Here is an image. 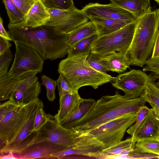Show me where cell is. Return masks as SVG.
<instances>
[{
	"mask_svg": "<svg viewBox=\"0 0 159 159\" xmlns=\"http://www.w3.org/2000/svg\"><path fill=\"white\" fill-rule=\"evenodd\" d=\"M147 102L143 95L136 97L116 91L113 95H105L98 99L87 113L72 129L77 133H83L109 121L124 115L137 113Z\"/></svg>",
	"mask_w": 159,
	"mask_h": 159,
	"instance_id": "1",
	"label": "cell"
},
{
	"mask_svg": "<svg viewBox=\"0 0 159 159\" xmlns=\"http://www.w3.org/2000/svg\"><path fill=\"white\" fill-rule=\"evenodd\" d=\"M8 28V32L13 42L32 48L44 60L62 58L68 54L69 33L46 25L34 28Z\"/></svg>",
	"mask_w": 159,
	"mask_h": 159,
	"instance_id": "2",
	"label": "cell"
},
{
	"mask_svg": "<svg viewBox=\"0 0 159 159\" xmlns=\"http://www.w3.org/2000/svg\"><path fill=\"white\" fill-rule=\"evenodd\" d=\"M159 30V8H150L136 20L131 44L125 55L130 65L143 66L152 54Z\"/></svg>",
	"mask_w": 159,
	"mask_h": 159,
	"instance_id": "3",
	"label": "cell"
},
{
	"mask_svg": "<svg viewBox=\"0 0 159 159\" xmlns=\"http://www.w3.org/2000/svg\"><path fill=\"white\" fill-rule=\"evenodd\" d=\"M89 54L67 57L58 65V73L62 74L75 91L89 86L97 89L103 84L111 82L115 77L95 70L86 60Z\"/></svg>",
	"mask_w": 159,
	"mask_h": 159,
	"instance_id": "4",
	"label": "cell"
},
{
	"mask_svg": "<svg viewBox=\"0 0 159 159\" xmlns=\"http://www.w3.org/2000/svg\"><path fill=\"white\" fill-rule=\"evenodd\" d=\"M136 24V20L115 32L99 37L92 45L91 52L102 56L114 52L125 54L132 42Z\"/></svg>",
	"mask_w": 159,
	"mask_h": 159,
	"instance_id": "5",
	"label": "cell"
},
{
	"mask_svg": "<svg viewBox=\"0 0 159 159\" xmlns=\"http://www.w3.org/2000/svg\"><path fill=\"white\" fill-rule=\"evenodd\" d=\"M136 119V113L124 115L86 132L102 143L103 150L105 149L120 142L128 128L135 122Z\"/></svg>",
	"mask_w": 159,
	"mask_h": 159,
	"instance_id": "6",
	"label": "cell"
},
{
	"mask_svg": "<svg viewBox=\"0 0 159 159\" xmlns=\"http://www.w3.org/2000/svg\"><path fill=\"white\" fill-rule=\"evenodd\" d=\"M31 134L33 138L29 146L46 142L67 148L73 146L76 142L73 129L63 127L57 122L54 116L49 114L44 124Z\"/></svg>",
	"mask_w": 159,
	"mask_h": 159,
	"instance_id": "7",
	"label": "cell"
},
{
	"mask_svg": "<svg viewBox=\"0 0 159 159\" xmlns=\"http://www.w3.org/2000/svg\"><path fill=\"white\" fill-rule=\"evenodd\" d=\"M14 42L16 52L14 61L8 72L9 75L18 78L27 72H41L44 60L42 57L32 48L17 42Z\"/></svg>",
	"mask_w": 159,
	"mask_h": 159,
	"instance_id": "8",
	"label": "cell"
},
{
	"mask_svg": "<svg viewBox=\"0 0 159 159\" xmlns=\"http://www.w3.org/2000/svg\"><path fill=\"white\" fill-rule=\"evenodd\" d=\"M38 98L19 106L0 120V150L16 138Z\"/></svg>",
	"mask_w": 159,
	"mask_h": 159,
	"instance_id": "9",
	"label": "cell"
},
{
	"mask_svg": "<svg viewBox=\"0 0 159 159\" xmlns=\"http://www.w3.org/2000/svg\"><path fill=\"white\" fill-rule=\"evenodd\" d=\"M50 17L45 25L68 33L89 19L82 10L74 6L66 10L48 9Z\"/></svg>",
	"mask_w": 159,
	"mask_h": 159,
	"instance_id": "10",
	"label": "cell"
},
{
	"mask_svg": "<svg viewBox=\"0 0 159 159\" xmlns=\"http://www.w3.org/2000/svg\"><path fill=\"white\" fill-rule=\"evenodd\" d=\"M150 81L149 75L144 71L133 69L120 74L111 82L114 87L125 94L139 97L144 95Z\"/></svg>",
	"mask_w": 159,
	"mask_h": 159,
	"instance_id": "11",
	"label": "cell"
},
{
	"mask_svg": "<svg viewBox=\"0 0 159 159\" xmlns=\"http://www.w3.org/2000/svg\"><path fill=\"white\" fill-rule=\"evenodd\" d=\"M75 133L76 141L75 145L54 154L50 159H64L75 155L96 158L103 150L102 143L88 133Z\"/></svg>",
	"mask_w": 159,
	"mask_h": 159,
	"instance_id": "12",
	"label": "cell"
},
{
	"mask_svg": "<svg viewBox=\"0 0 159 159\" xmlns=\"http://www.w3.org/2000/svg\"><path fill=\"white\" fill-rule=\"evenodd\" d=\"M38 73L30 72L20 76L9 99L23 105L38 98L41 92V84L36 75Z\"/></svg>",
	"mask_w": 159,
	"mask_h": 159,
	"instance_id": "13",
	"label": "cell"
},
{
	"mask_svg": "<svg viewBox=\"0 0 159 159\" xmlns=\"http://www.w3.org/2000/svg\"><path fill=\"white\" fill-rule=\"evenodd\" d=\"M82 10L89 19L94 17L107 18L131 23L137 20L130 12L111 3L107 4L90 3Z\"/></svg>",
	"mask_w": 159,
	"mask_h": 159,
	"instance_id": "14",
	"label": "cell"
},
{
	"mask_svg": "<svg viewBox=\"0 0 159 159\" xmlns=\"http://www.w3.org/2000/svg\"><path fill=\"white\" fill-rule=\"evenodd\" d=\"M43 102L38 98L16 138L0 150V155L6 154L9 152L15 153L18 151L21 144L33 130L34 120L37 111L40 108H43Z\"/></svg>",
	"mask_w": 159,
	"mask_h": 159,
	"instance_id": "15",
	"label": "cell"
},
{
	"mask_svg": "<svg viewBox=\"0 0 159 159\" xmlns=\"http://www.w3.org/2000/svg\"><path fill=\"white\" fill-rule=\"evenodd\" d=\"M66 149L48 142L31 144L14 154L20 159H50L54 154Z\"/></svg>",
	"mask_w": 159,
	"mask_h": 159,
	"instance_id": "16",
	"label": "cell"
},
{
	"mask_svg": "<svg viewBox=\"0 0 159 159\" xmlns=\"http://www.w3.org/2000/svg\"><path fill=\"white\" fill-rule=\"evenodd\" d=\"M131 137L135 143L147 139H158L159 123L152 108Z\"/></svg>",
	"mask_w": 159,
	"mask_h": 159,
	"instance_id": "17",
	"label": "cell"
},
{
	"mask_svg": "<svg viewBox=\"0 0 159 159\" xmlns=\"http://www.w3.org/2000/svg\"><path fill=\"white\" fill-rule=\"evenodd\" d=\"M78 91L65 95L59 101L60 107L58 113L54 116L59 124L67 118L78 107L82 100Z\"/></svg>",
	"mask_w": 159,
	"mask_h": 159,
	"instance_id": "18",
	"label": "cell"
},
{
	"mask_svg": "<svg viewBox=\"0 0 159 159\" xmlns=\"http://www.w3.org/2000/svg\"><path fill=\"white\" fill-rule=\"evenodd\" d=\"M48 9L40 0H37L26 15L23 27L34 28L45 25L50 18Z\"/></svg>",
	"mask_w": 159,
	"mask_h": 159,
	"instance_id": "19",
	"label": "cell"
},
{
	"mask_svg": "<svg viewBox=\"0 0 159 159\" xmlns=\"http://www.w3.org/2000/svg\"><path fill=\"white\" fill-rule=\"evenodd\" d=\"M98 55L107 71L121 73L130 67V63L125 53L114 52L104 56Z\"/></svg>",
	"mask_w": 159,
	"mask_h": 159,
	"instance_id": "20",
	"label": "cell"
},
{
	"mask_svg": "<svg viewBox=\"0 0 159 159\" xmlns=\"http://www.w3.org/2000/svg\"><path fill=\"white\" fill-rule=\"evenodd\" d=\"M89 19L94 24L99 37L112 33L131 23L107 18L94 17Z\"/></svg>",
	"mask_w": 159,
	"mask_h": 159,
	"instance_id": "21",
	"label": "cell"
},
{
	"mask_svg": "<svg viewBox=\"0 0 159 159\" xmlns=\"http://www.w3.org/2000/svg\"><path fill=\"white\" fill-rule=\"evenodd\" d=\"M150 0H115L110 1L132 13L137 19L151 8Z\"/></svg>",
	"mask_w": 159,
	"mask_h": 159,
	"instance_id": "22",
	"label": "cell"
},
{
	"mask_svg": "<svg viewBox=\"0 0 159 159\" xmlns=\"http://www.w3.org/2000/svg\"><path fill=\"white\" fill-rule=\"evenodd\" d=\"M96 101L93 98L83 99L77 109L60 124L68 129L73 128L79 121L90 110Z\"/></svg>",
	"mask_w": 159,
	"mask_h": 159,
	"instance_id": "23",
	"label": "cell"
},
{
	"mask_svg": "<svg viewBox=\"0 0 159 159\" xmlns=\"http://www.w3.org/2000/svg\"><path fill=\"white\" fill-rule=\"evenodd\" d=\"M68 33L69 37L67 44L70 47H72L78 42L97 33V32L94 24L90 20L79 26Z\"/></svg>",
	"mask_w": 159,
	"mask_h": 159,
	"instance_id": "24",
	"label": "cell"
},
{
	"mask_svg": "<svg viewBox=\"0 0 159 159\" xmlns=\"http://www.w3.org/2000/svg\"><path fill=\"white\" fill-rule=\"evenodd\" d=\"M135 143L133 141L131 137L128 138L111 147L103 150L96 158L115 159L125 151L133 150Z\"/></svg>",
	"mask_w": 159,
	"mask_h": 159,
	"instance_id": "25",
	"label": "cell"
},
{
	"mask_svg": "<svg viewBox=\"0 0 159 159\" xmlns=\"http://www.w3.org/2000/svg\"><path fill=\"white\" fill-rule=\"evenodd\" d=\"M9 19L8 27H23L25 22L26 16L23 14L11 0H2Z\"/></svg>",
	"mask_w": 159,
	"mask_h": 159,
	"instance_id": "26",
	"label": "cell"
},
{
	"mask_svg": "<svg viewBox=\"0 0 159 159\" xmlns=\"http://www.w3.org/2000/svg\"><path fill=\"white\" fill-rule=\"evenodd\" d=\"M98 37L97 33H96L80 41L73 47H70L67 51L68 57L89 54L91 52L92 45Z\"/></svg>",
	"mask_w": 159,
	"mask_h": 159,
	"instance_id": "27",
	"label": "cell"
},
{
	"mask_svg": "<svg viewBox=\"0 0 159 159\" xmlns=\"http://www.w3.org/2000/svg\"><path fill=\"white\" fill-rule=\"evenodd\" d=\"M19 78L11 77L8 72L0 75V101L9 99Z\"/></svg>",
	"mask_w": 159,
	"mask_h": 159,
	"instance_id": "28",
	"label": "cell"
},
{
	"mask_svg": "<svg viewBox=\"0 0 159 159\" xmlns=\"http://www.w3.org/2000/svg\"><path fill=\"white\" fill-rule=\"evenodd\" d=\"M133 151L159 155V139H147L136 142Z\"/></svg>",
	"mask_w": 159,
	"mask_h": 159,
	"instance_id": "29",
	"label": "cell"
},
{
	"mask_svg": "<svg viewBox=\"0 0 159 159\" xmlns=\"http://www.w3.org/2000/svg\"><path fill=\"white\" fill-rule=\"evenodd\" d=\"M144 95L147 102L159 108V79L148 83Z\"/></svg>",
	"mask_w": 159,
	"mask_h": 159,
	"instance_id": "30",
	"label": "cell"
},
{
	"mask_svg": "<svg viewBox=\"0 0 159 159\" xmlns=\"http://www.w3.org/2000/svg\"><path fill=\"white\" fill-rule=\"evenodd\" d=\"M143 70L151 72L149 75L150 81H155L159 79V57L148 59L144 66Z\"/></svg>",
	"mask_w": 159,
	"mask_h": 159,
	"instance_id": "31",
	"label": "cell"
},
{
	"mask_svg": "<svg viewBox=\"0 0 159 159\" xmlns=\"http://www.w3.org/2000/svg\"><path fill=\"white\" fill-rule=\"evenodd\" d=\"M48 9L66 10L73 7V0H40Z\"/></svg>",
	"mask_w": 159,
	"mask_h": 159,
	"instance_id": "32",
	"label": "cell"
},
{
	"mask_svg": "<svg viewBox=\"0 0 159 159\" xmlns=\"http://www.w3.org/2000/svg\"><path fill=\"white\" fill-rule=\"evenodd\" d=\"M151 109L144 106L141 107L136 113V119L134 124L131 126L127 130V133L133 137L137 129L148 115Z\"/></svg>",
	"mask_w": 159,
	"mask_h": 159,
	"instance_id": "33",
	"label": "cell"
},
{
	"mask_svg": "<svg viewBox=\"0 0 159 159\" xmlns=\"http://www.w3.org/2000/svg\"><path fill=\"white\" fill-rule=\"evenodd\" d=\"M42 83L46 87V96L48 100L53 102L56 98L55 90L57 85L56 81L46 76L43 75L41 77Z\"/></svg>",
	"mask_w": 159,
	"mask_h": 159,
	"instance_id": "34",
	"label": "cell"
},
{
	"mask_svg": "<svg viewBox=\"0 0 159 159\" xmlns=\"http://www.w3.org/2000/svg\"><path fill=\"white\" fill-rule=\"evenodd\" d=\"M59 74V77L56 82L60 101L65 95L72 93L75 91L70 85L63 75L61 73Z\"/></svg>",
	"mask_w": 159,
	"mask_h": 159,
	"instance_id": "35",
	"label": "cell"
},
{
	"mask_svg": "<svg viewBox=\"0 0 159 159\" xmlns=\"http://www.w3.org/2000/svg\"><path fill=\"white\" fill-rule=\"evenodd\" d=\"M86 60L90 65L97 71L105 73L108 71L98 54L90 52L88 55Z\"/></svg>",
	"mask_w": 159,
	"mask_h": 159,
	"instance_id": "36",
	"label": "cell"
},
{
	"mask_svg": "<svg viewBox=\"0 0 159 159\" xmlns=\"http://www.w3.org/2000/svg\"><path fill=\"white\" fill-rule=\"evenodd\" d=\"M12 57L13 54L10 48L0 56V75L8 72V70Z\"/></svg>",
	"mask_w": 159,
	"mask_h": 159,
	"instance_id": "37",
	"label": "cell"
},
{
	"mask_svg": "<svg viewBox=\"0 0 159 159\" xmlns=\"http://www.w3.org/2000/svg\"><path fill=\"white\" fill-rule=\"evenodd\" d=\"M48 114H46L43 108L39 109L37 111L35 118L34 129L32 131L39 130L46 122L48 119Z\"/></svg>",
	"mask_w": 159,
	"mask_h": 159,
	"instance_id": "38",
	"label": "cell"
},
{
	"mask_svg": "<svg viewBox=\"0 0 159 159\" xmlns=\"http://www.w3.org/2000/svg\"><path fill=\"white\" fill-rule=\"evenodd\" d=\"M36 0H11L14 4L20 11L25 16Z\"/></svg>",
	"mask_w": 159,
	"mask_h": 159,
	"instance_id": "39",
	"label": "cell"
},
{
	"mask_svg": "<svg viewBox=\"0 0 159 159\" xmlns=\"http://www.w3.org/2000/svg\"><path fill=\"white\" fill-rule=\"evenodd\" d=\"M20 106L21 105L14 102L10 99L1 104L0 105V120L6 114Z\"/></svg>",
	"mask_w": 159,
	"mask_h": 159,
	"instance_id": "40",
	"label": "cell"
},
{
	"mask_svg": "<svg viewBox=\"0 0 159 159\" xmlns=\"http://www.w3.org/2000/svg\"><path fill=\"white\" fill-rule=\"evenodd\" d=\"M9 40L0 37V56L4 54L11 47Z\"/></svg>",
	"mask_w": 159,
	"mask_h": 159,
	"instance_id": "41",
	"label": "cell"
},
{
	"mask_svg": "<svg viewBox=\"0 0 159 159\" xmlns=\"http://www.w3.org/2000/svg\"><path fill=\"white\" fill-rule=\"evenodd\" d=\"M0 37L9 41H12L9 33L3 27V20L1 17H0Z\"/></svg>",
	"mask_w": 159,
	"mask_h": 159,
	"instance_id": "42",
	"label": "cell"
},
{
	"mask_svg": "<svg viewBox=\"0 0 159 159\" xmlns=\"http://www.w3.org/2000/svg\"><path fill=\"white\" fill-rule=\"evenodd\" d=\"M152 58L159 57V32L156 39L152 56Z\"/></svg>",
	"mask_w": 159,
	"mask_h": 159,
	"instance_id": "43",
	"label": "cell"
},
{
	"mask_svg": "<svg viewBox=\"0 0 159 159\" xmlns=\"http://www.w3.org/2000/svg\"><path fill=\"white\" fill-rule=\"evenodd\" d=\"M0 159H16L19 158L13 152H9L7 153L0 155Z\"/></svg>",
	"mask_w": 159,
	"mask_h": 159,
	"instance_id": "44",
	"label": "cell"
},
{
	"mask_svg": "<svg viewBox=\"0 0 159 159\" xmlns=\"http://www.w3.org/2000/svg\"><path fill=\"white\" fill-rule=\"evenodd\" d=\"M155 114L156 118L159 123V108L153 104H150Z\"/></svg>",
	"mask_w": 159,
	"mask_h": 159,
	"instance_id": "45",
	"label": "cell"
},
{
	"mask_svg": "<svg viewBox=\"0 0 159 159\" xmlns=\"http://www.w3.org/2000/svg\"><path fill=\"white\" fill-rule=\"evenodd\" d=\"M156 2L157 3L159 4V0H153Z\"/></svg>",
	"mask_w": 159,
	"mask_h": 159,
	"instance_id": "46",
	"label": "cell"
},
{
	"mask_svg": "<svg viewBox=\"0 0 159 159\" xmlns=\"http://www.w3.org/2000/svg\"><path fill=\"white\" fill-rule=\"evenodd\" d=\"M158 158H159V157H158Z\"/></svg>",
	"mask_w": 159,
	"mask_h": 159,
	"instance_id": "47",
	"label": "cell"
},
{
	"mask_svg": "<svg viewBox=\"0 0 159 159\" xmlns=\"http://www.w3.org/2000/svg\"><path fill=\"white\" fill-rule=\"evenodd\" d=\"M110 0L111 1V0Z\"/></svg>",
	"mask_w": 159,
	"mask_h": 159,
	"instance_id": "48",
	"label": "cell"
},
{
	"mask_svg": "<svg viewBox=\"0 0 159 159\" xmlns=\"http://www.w3.org/2000/svg\"></svg>",
	"mask_w": 159,
	"mask_h": 159,
	"instance_id": "49",
	"label": "cell"
}]
</instances>
